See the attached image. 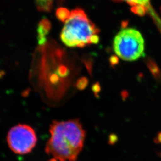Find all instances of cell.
<instances>
[{"instance_id":"cell-1","label":"cell","mask_w":161,"mask_h":161,"mask_svg":"<svg viewBox=\"0 0 161 161\" xmlns=\"http://www.w3.org/2000/svg\"><path fill=\"white\" fill-rule=\"evenodd\" d=\"M46 152L60 161H75L83 147L85 131L79 119L53 121Z\"/></svg>"},{"instance_id":"cell-2","label":"cell","mask_w":161,"mask_h":161,"mask_svg":"<svg viewBox=\"0 0 161 161\" xmlns=\"http://www.w3.org/2000/svg\"><path fill=\"white\" fill-rule=\"evenodd\" d=\"M62 22L64 26L60 38L67 47L83 48L91 44L98 43L99 30L83 10L76 8L69 11Z\"/></svg>"},{"instance_id":"cell-3","label":"cell","mask_w":161,"mask_h":161,"mask_svg":"<svg viewBox=\"0 0 161 161\" xmlns=\"http://www.w3.org/2000/svg\"><path fill=\"white\" fill-rule=\"evenodd\" d=\"M114 51L118 57L133 61L144 54L145 42L142 35L133 28H122L116 35L113 43Z\"/></svg>"},{"instance_id":"cell-4","label":"cell","mask_w":161,"mask_h":161,"mask_svg":"<svg viewBox=\"0 0 161 161\" xmlns=\"http://www.w3.org/2000/svg\"><path fill=\"white\" fill-rule=\"evenodd\" d=\"M36 132L30 125L19 124L10 129L7 136V142L15 153L24 155L29 153L36 146Z\"/></svg>"},{"instance_id":"cell-5","label":"cell","mask_w":161,"mask_h":161,"mask_svg":"<svg viewBox=\"0 0 161 161\" xmlns=\"http://www.w3.org/2000/svg\"><path fill=\"white\" fill-rule=\"evenodd\" d=\"M115 2H124L130 6L132 12L138 15L144 16L151 13L153 17L155 16L151 5V0H112Z\"/></svg>"},{"instance_id":"cell-6","label":"cell","mask_w":161,"mask_h":161,"mask_svg":"<svg viewBox=\"0 0 161 161\" xmlns=\"http://www.w3.org/2000/svg\"><path fill=\"white\" fill-rule=\"evenodd\" d=\"M50 28L49 22L43 19L39 23L38 27V40L40 45H43L47 42L46 36Z\"/></svg>"},{"instance_id":"cell-7","label":"cell","mask_w":161,"mask_h":161,"mask_svg":"<svg viewBox=\"0 0 161 161\" xmlns=\"http://www.w3.org/2000/svg\"><path fill=\"white\" fill-rule=\"evenodd\" d=\"M36 5L40 11L43 12H49L53 8V4L56 1H60V0H35Z\"/></svg>"},{"instance_id":"cell-8","label":"cell","mask_w":161,"mask_h":161,"mask_svg":"<svg viewBox=\"0 0 161 161\" xmlns=\"http://www.w3.org/2000/svg\"><path fill=\"white\" fill-rule=\"evenodd\" d=\"M88 80L86 77H82L78 80L76 83V88L79 90H84L88 85Z\"/></svg>"},{"instance_id":"cell-9","label":"cell","mask_w":161,"mask_h":161,"mask_svg":"<svg viewBox=\"0 0 161 161\" xmlns=\"http://www.w3.org/2000/svg\"><path fill=\"white\" fill-rule=\"evenodd\" d=\"M147 66L149 67V69L150 70L151 72H152L154 76H155V77L158 76V74H159L158 70L155 63L153 61L151 60H147Z\"/></svg>"},{"instance_id":"cell-10","label":"cell","mask_w":161,"mask_h":161,"mask_svg":"<svg viewBox=\"0 0 161 161\" xmlns=\"http://www.w3.org/2000/svg\"><path fill=\"white\" fill-rule=\"evenodd\" d=\"M92 90L96 97H99V93L101 91V86L99 82H96L92 86Z\"/></svg>"},{"instance_id":"cell-11","label":"cell","mask_w":161,"mask_h":161,"mask_svg":"<svg viewBox=\"0 0 161 161\" xmlns=\"http://www.w3.org/2000/svg\"><path fill=\"white\" fill-rule=\"evenodd\" d=\"M118 138L117 135L115 134H111L109 136L108 143L111 145H113L116 143L117 141H118Z\"/></svg>"},{"instance_id":"cell-12","label":"cell","mask_w":161,"mask_h":161,"mask_svg":"<svg viewBox=\"0 0 161 161\" xmlns=\"http://www.w3.org/2000/svg\"><path fill=\"white\" fill-rule=\"evenodd\" d=\"M110 64L111 66L113 67H115V65H117L119 63V60L118 57L116 56H113L110 58Z\"/></svg>"},{"instance_id":"cell-13","label":"cell","mask_w":161,"mask_h":161,"mask_svg":"<svg viewBox=\"0 0 161 161\" xmlns=\"http://www.w3.org/2000/svg\"><path fill=\"white\" fill-rule=\"evenodd\" d=\"M49 161H58V160L56 158H53V159H51V160H50Z\"/></svg>"},{"instance_id":"cell-14","label":"cell","mask_w":161,"mask_h":161,"mask_svg":"<svg viewBox=\"0 0 161 161\" xmlns=\"http://www.w3.org/2000/svg\"><path fill=\"white\" fill-rule=\"evenodd\" d=\"M60 1H61H61H63V0H60Z\"/></svg>"}]
</instances>
